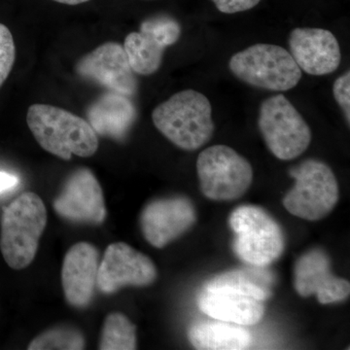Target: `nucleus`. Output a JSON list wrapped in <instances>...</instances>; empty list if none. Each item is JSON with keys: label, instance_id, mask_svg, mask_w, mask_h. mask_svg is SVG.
Listing matches in <instances>:
<instances>
[{"label": "nucleus", "instance_id": "nucleus-17", "mask_svg": "<svg viewBox=\"0 0 350 350\" xmlns=\"http://www.w3.org/2000/svg\"><path fill=\"white\" fill-rule=\"evenodd\" d=\"M198 306L204 314L241 326L255 325L265 313L262 301L230 292L202 289Z\"/></svg>", "mask_w": 350, "mask_h": 350}, {"label": "nucleus", "instance_id": "nucleus-3", "mask_svg": "<svg viewBox=\"0 0 350 350\" xmlns=\"http://www.w3.org/2000/svg\"><path fill=\"white\" fill-rule=\"evenodd\" d=\"M47 225V209L36 193L25 192L4 207L0 220V251L13 269L29 267Z\"/></svg>", "mask_w": 350, "mask_h": 350}, {"label": "nucleus", "instance_id": "nucleus-16", "mask_svg": "<svg viewBox=\"0 0 350 350\" xmlns=\"http://www.w3.org/2000/svg\"><path fill=\"white\" fill-rule=\"evenodd\" d=\"M87 116L96 135L123 140L133 128L137 112L131 98L108 92L89 107Z\"/></svg>", "mask_w": 350, "mask_h": 350}, {"label": "nucleus", "instance_id": "nucleus-25", "mask_svg": "<svg viewBox=\"0 0 350 350\" xmlns=\"http://www.w3.org/2000/svg\"><path fill=\"white\" fill-rule=\"evenodd\" d=\"M333 94L338 107L344 112L347 125L350 123V72L338 77L333 85Z\"/></svg>", "mask_w": 350, "mask_h": 350}, {"label": "nucleus", "instance_id": "nucleus-7", "mask_svg": "<svg viewBox=\"0 0 350 350\" xmlns=\"http://www.w3.org/2000/svg\"><path fill=\"white\" fill-rule=\"evenodd\" d=\"M258 126L262 139L275 158H298L310 146L312 131L286 96L276 94L260 105Z\"/></svg>", "mask_w": 350, "mask_h": 350}, {"label": "nucleus", "instance_id": "nucleus-1", "mask_svg": "<svg viewBox=\"0 0 350 350\" xmlns=\"http://www.w3.org/2000/svg\"><path fill=\"white\" fill-rule=\"evenodd\" d=\"M27 123L44 150L62 160L69 161L72 155L89 158L98 151V135L89 122L63 108L32 105Z\"/></svg>", "mask_w": 350, "mask_h": 350}, {"label": "nucleus", "instance_id": "nucleus-2", "mask_svg": "<svg viewBox=\"0 0 350 350\" xmlns=\"http://www.w3.org/2000/svg\"><path fill=\"white\" fill-rule=\"evenodd\" d=\"M157 130L186 151L202 148L214 133L213 107L204 94L188 89L172 94L152 112Z\"/></svg>", "mask_w": 350, "mask_h": 350}, {"label": "nucleus", "instance_id": "nucleus-15", "mask_svg": "<svg viewBox=\"0 0 350 350\" xmlns=\"http://www.w3.org/2000/svg\"><path fill=\"white\" fill-rule=\"evenodd\" d=\"M100 267V252L93 244L76 243L64 258L62 284L69 305L82 308L93 301Z\"/></svg>", "mask_w": 350, "mask_h": 350}, {"label": "nucleus", "instance_id": "nucleus-4", "mask_svg": "<svg viewBox=\"0 0 350 350\" xmlns=\"http://www.w3.org/2000/svg\"><path fill=\"white\" fill-rule=\"evenodd\" d=\"M229 69L241 82L258 89L286 92L301 79V70L289 51L273 45L258 43L234 54Z\"/></svg>", "mask_w": 350, "mask_h": 350}, {"label": "nucleus", "instance_id": "nucleus-9", "mask_svg": "<svg viewBox=\"0 0 350 350\" xmlns=\"http://www.w3.org/2000/svg\"><path fill=\"white\" fill-rule=\"evenodd\" d=\"M157 269L150 258L125 243L108 245L100 262L96 287L113 294L123 287H144L155 282Z\"/></svg>", "mask_w": 350, "mask_h": 350}, {"label": "nucleus", "instance_id": "nucleus-22", "mask_svg": "<svg viewBox=\"0 0 350 350\" xmlns=\"http://www.w3.org/2000/svg\"><path fill=\"white\" fill-rule=\"evenodd\" d=\"M86 342L79 330L69 326L55 327L44 332L29 345V350L84 349Z\"/></svg>", "mask_w": 350, "mask_h": 350}, {"label": "nucleus", "instance_id": "nucleus-6", "mask_svg": "<svg viewBox=\"0 0 350 350\" xmlns=\"http://www.w3.org/2000/svg\"><path fill=\"white\" fill-rule=\"evenodd\" d=\"M294 187L283 198L288 213L308 221L325 218L338 200L337 177L322 161L308 159L290 170Z\"/></svg>", "mask_w": 350, "mask_h": 350}, {"label": "nucleus", "instance_id": "nucleus-5", "mask_svg": "<svg viewBox=\"0 0 350 350\" xmlns=\"http://www.w3.org/2000/svg\"><path fill=\"white\" fill-rule=\"evenodd\" d=\"M229 225L234 232L232 250L246 264L267 267L282 256L285 247L282 228L261 207H238L230 215Z\"/></svg>", "mask_w": 350, "mask_h": 350}, {"label": "nucleus", "instance_id": "nucleus-12", "mask_svg": "<svg viewBox=\"0 0 350 350\" xmlns=\"http://www.w3.org/2000/svg\"><path fill=\"white\" fill-rule=\"evenodd\" d=\"M197 220L194 204L188 198L172 197L153 200L140 215L145 239L163 248L189 231Z\"/></svg>", "mask_w": 350, "mask_h": 350}, {"label": "nucleus", "instance_id": "nucleus-19", "mask_svg": "<svg viewBox=\"0 0 350 350\" xmlns=\"http://www.w3.org/2000/svg\"><path fill=\"white\" fill-rule=\"evenodd\" d=\"M188 338L195 349L204 350L246 349L251 344L250 332L220 320L193 324L189 328Z\"/></svg>", "mask_w": 350, "mask_h": 350}, {"label": "nucleus", "instance_id": "nucleus-8", "mask_svg": "<svg viewBox=\"0 0 350 350\" xmlns=\"http://www.w3.org/2000/svg\"><path fill=\"white\" fill-rule=\"evenodd\" d=\"M200 187L207 199L228 202L243 197L253 181L250 163L226 145H213L197 159Z\"/></svg>", "mask_w": 350, "mask_h": 350}, {"label": "nucleus", "instance_id": "nucleus-27", "mask_svg": "<svg viewBox=\"0 0 350 350\" xmlns=\"http://www.w3.org/2000/svg\"><path fill=\"white\" fill-rule=\"evenodd\" d=\"M19 182V178L16 175L0 172V193L16 187Z\"/></svg>", "mask_w": 350, "mask_h": 350}, {"label": "nucleus", "instance_id": "nucleus-24", "mask_svg": "<svg viewBox=\"0 0 350 350\" xmlns=\"http://www.w3.org/2000/svg\"><path fill=\"white\" fill-rule=\"evenodd\" d=\"M16 59V47L8 27L0 24V88L10 75Z\"/></svg>", "mask_w": 350, "mask_h": 350}, {"label": "nucleus", "instance_id": "nucleus-23", "mask_svg": "<svg viewBox=\"0 0 350 350\" xmlns=\"http://www.w3.org/2000/svg\"><path fill=\"white\" fill-rule=\"evenodd\" d=\"M139 29L149 32L165 48L174 45L181 36V25L169 15H157L142 23Z\"/></svg>", "mask_w": 350, "mask_h": 350}, {"label": "nucleus", "instance_id": "nucleus-10", "mask_svg": "<svg viewBox=\"0 0 350 350\" xmlns=\"http://www.w3.org/2000/svg\"><path fill=\"white\" fill-rule=\"evenodd\" d=\"M76 72L80 77L105 88L108 92L129 98L137 93V79L121 44H101L78 62Z\"/></svg>", "mask_w": 350, "mask_h": 350}, {"label": "nucleus", "instance_id": "nucleus-11", "mask_svg": "<svg viewBox=\"0 0 350 350\" xmlns=\"http://www.w3.org/2000/svg\"><path fill=\"white\" fill-rule=\"evenodd\" d=\"M53 206L61 217L73 223L100 225L107 217L100 182L86 167L69 175Z\"/></svg>", "mask_w": 350, "mask_h": 350}, {"label": "nucleus", "instance_id": "nucleus-14", "mask_svg": "<svg viewBox=\"0 0 350 350\" xmlns=\"http://www.w3.org/2000/svg\"><path fill=\"white\" fill-rule=\"evenodd\" d=\"M289 48L299 68L310 75H331L342 62L338 39L327 29L297 27L290 33Z\"/></svg>", "mask_w": 350, "mask_h": 350}, {"label": "nucleus", "instance_id": "nucleus-13", "mask_svg": "<svg viewBox=\"0 0 350 350\" xmlns=\"http://www.w3.org/2000/svg\"><path fill=\"white\" fill-rule=\"evenodd\" d=\"M294 286L304 298L317 295L322 305L345 301L350 293L349 282L333 275L330 258L319 248L301 255L296 262Z\"/></svg>", "mask_w": 350, "mask_h": 350}, {"label": "nucleus", "instance_id": "nucleus-26", "mask_svg": "<svg viewBox=\"0 0 350 350\" xmlns=\"http://www.w3.org/2000/svg\"><path fill=\"white\" fill-rule=\"evenodd\" d=\"M221 13L236 14L245 12L254 8L261 0H211Z\"/></svg>", "mask_w": 350, "mask_h": 350}, {"label": "nucleus", "instance_id": "nucleus-18", "mask_svg": "<svg viewBox=\"0 0 350 350\" xmlns=\"http://www.w3.org/2000/svg\"><path fill=\"white\" fill-rule=\"evenodd\" d=\"M273 284L275 278L266 267L251 266L214 276L202 289L230 292L264 301L271 296Z\"/></svg>", "mask_w": 350, "mask_h": 350}, {"label": "nucleus", "instance_id": "nucleus-20", "mask_svg": "<svg viewBox=\"0 0 350 350\" xmlns=\"http://www.w3.org/2000/svg\"><path fill=\"white\" fill-rule=\"evenodd\" d=\"M129 62L135 75L149 76L160 69L167 48L149 32H131L124 42Z\"/></svg>", "mask_w": 350, "mask_h": 350}, {"label": "nucleus", "instance_id": "nucleus-28", "mask_svg": "<svg viewBox=\"0 0 350 350\" xmlns=\"http://www.w3.org/2000/svg\"><path fill=\"white\" fill-rule=\"evenodd\" d=\"M53 1L59 2V3L66 4V5H79V4L86 3L90 0H53Z\"/></svg>", "mask_w": 350, "mask_h": 350}, {"label": "nucleus", "instance_id": "nucleus-21", "mask_svg": "<svg viewBox=\"0 0 350 350\" xmlns=\"http://www.w3.org/2000/svg\"><path fill=\"white\" fill-rule=\"evenodd\" d=\"M101 350L137 349V328L123 313L112 312L107 315L101 332Z\"/></svg>", "mask_w": 350, "mask_h": 350}]
</instances>
